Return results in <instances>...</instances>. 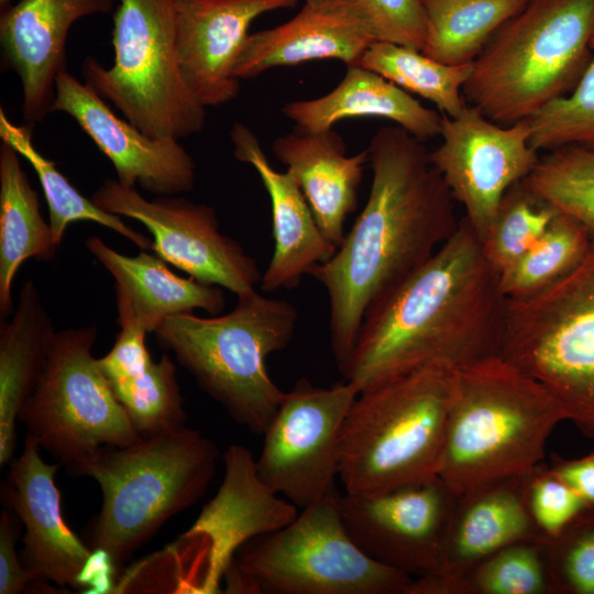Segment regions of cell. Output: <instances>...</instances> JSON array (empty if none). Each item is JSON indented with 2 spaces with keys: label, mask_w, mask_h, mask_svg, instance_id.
I'll return each mask as SVG.
<instances>
[{
  "label": "cell",
  "mask_w": 594,
  "mask_h": 594,
  "mask_svg": "<svg viewBox=\"0 0 594 594\" xmlns=\"http://www.w3.org/2000/svg\"><path fill=\"white\" fill-rule=\"evenodd\" d=\"M223 459L226 473L218 495L205 506L189 531L206 532L215 539L213 590L244 542L282 528L298 515L297 506L278 498V494L264 484L256 460L245 447L230 446Z\"/></svg>",
  "instance_id": "cell-25"
},
{
  "label": "cell",
  "mask_w": 594,
  "mask_h": 594,
  "mask_svg": "<svg viewBox=\"0 0 594 594\" xmlns=\"http://www.w3.org/2000/svg\"><path fill=\"white\" fill-rule=\"evenodd\" d=\"M593 34L594 0H529L472 63L464 100L501 125L529 119L576 86Z\"/></svg>",
  "instance_id": "cell-6"
},
{
  "label": "cell",
  "mask_w": 594,
  "mask_h": 594,
  "mask_svg": "<svg viewBox=\"0 0 594 594\" xmlns=\"http://www.w3.org/2000/svg\"><path fill=\"white\" fill-rule=\"evenodd\" d=\"M591 47L594 51V34H593V37H592Z\"/></svg>",
  "instance_id": "cell-45"
},
{
  "label": "cell",
  "mask_w": 594,
  "mask_h": 594,
  "mask_svg": "<svg viewBox=\"0 0 594 594\" xmlns=\"http://www.w3.org/2000/svg\"><path fill=\"white\" fill-rule=\"evenodd\" d=\"M359 393L349 381L321 387L306 377L285 392L256 459L270 490L299 508L336 490L341 431Z\"/></svg>",
  "instance_id": "cell-12"
},
{
  "label": "cell",
  "mask_w": 594,
  "mask_h": 594,
  "mask_svg": "<svg viewBox=\"0 0 594 594\" xmlns=\"http://www.w3.org/2000/svg\"><path fill=\"white\" fill-rule=\"evenodd\" d=\"M97 334L92 326L56 331L43 373L18 418L40 448L70 469L102 448L142 438L92 355Z\"/></svg>",
  "instance_id": "cell-11"
},
{
  "label": "cell",
  "mask_w": 594,
  "mask_h": 594,
  "mask_svg": "<svg viewBox=\"0 0 594 594\" xmlns=\"http://www.w3.org/2000/svg\"><path fill=\"white\" fill-rule=\"evenodd\" d=\"M272 151L298 185L323 235L338 249L344 222L358 206L367 148L346 155L342 138L332 129L293 133L274 140Z\"/></svg>",
  "instance_id": "cell-24"
},
{
  "label": "cell",
  "mask_w": 594,
  "mask_h": 594,
  "mask_svg": "<svg viewBox=\"0 0 594 594\" xmlns=\"http://www.w3.org/2000/svg\"><path fill=\"white\" fill-rule=\"evenodd\" d=\"M440 136L430 163L482 240L505 193L540 160L530 144L529 120L501 125L468 105L457 117L443 116Z\"/></svg>",
  "instance_id": "cell-15"
},
{
  "label": "cell",
  "mask_w": 594,
  "mask_h": 594,
  "mask_svg": "<svg viewBox=\"0 0 594 594\" xmlns=\"http://www.w3.org/2000/svg\"><path fill=\"white\" fill-rule=\"evenodd\" d=\"M367 152L369 199L334 254L308 274L328 295L339 371L371 306L425 264L459 224L454 199L422 140L386 125L374 133Z\"/></svg>",
  "instance_id": "cell-1"
},
{
  "label": "cell",
  "mask_w": 594,
  "mask_h": 594,
  "mask_svg": "<svg viewBox=\"0 0 594 594\" xmlns=\"http://www.w3.org/2000/svg\"><path fill=\"white\" fill-rule=\"evenodd\" d=\"M530 144L550 152L564 146L594 151V51L576 86L529 119Z\"/></svg>",
  "instance_id": "cell-36"
},
{
  "label": "cell",
  "mask_w": 594,
  "mask_h": 594,
  "mask_svg": "<svg viewBox=\"0 0 594 594\" xmlns=\"http://www.w3.org/2000/svg\"><path fill=\"white\" fill-rule=\"evenodd\" d=\"M304 1L287 22L248 36L234 66L239 80L317 59L358 65L366 48L378 41L365 0Z\"/></svg>",
  "instance_id": "cell-20"
},
{
  "label": "cell",
  "mask_w": 594,
  "mask_h": 594,
  "mask_svg": "<svg viewBox=\"0 0 594 594\" xmlns=\"http://www.w3.org/2000/svg\"><path fill=\"white\" fill-rule=\"evenodd\" d=\"M548 466L594 507V452L579 459L553 454Z\"/></svg>",
  "instance_id": "cell-43"
},
{
  "label": "cell",
  "mask_w": 594,
  "mask_h": 594,
  "mask_svg": "<svg viewBox=\"0 0 594 594\" xmlns=\"http://www.w3.org/2000/svg\"><path fill=\"white\" fill-rule=\"evenodd\" d=\"M132 426L141 436H151L185 426L187 414L176 377V366L163 354L141 374L109 383Z\"/></svg>",
  "instance_id": "cell-35"
},
{
  "label": "cell",
  "mask_w": 594,
  "mask_h": 594,
  "mask_svg": "<svg viewBox=\"0 0 594 594\" xmlns=\"http://www.w3.org/2000/svg\"><path fill=\"white\" fill-rule=\"evenodd\" d=\"M91 200L102 210L142 223L152 250L195 279L240 295L255 289L262 274L242 245L220 232L215 208L173 196L145 199L134 187L107 179Z\"/></svg>",
  "instance_id": "cell-13"
},
{
  "label": "cell",
  "mask_w": 594,
  "mask_h": 594,
  "mask_svg": "<svg viewBox=\"0 0 594 594\" xmlns=\"http://www.w3.org/2000/svg\"><path fill=\"white\" fill-rule=\"evenodd\" d=\"M0 138L30 163L38 177L48 207V222L58 245L72 222L91 221L119 233L141 250H152L153 241L148 237L131 229L121 217L102 210L91 199L82 196L58 170L56 164L35 148L30 130L12 123L2 108Z\"/></svg>",
  "instance_id": "cell-30"
},
{
  "label": "cell",
  "mask_w": 594,
  "mask_h": 594,
  "mask_svg": "<svg viewBox=\"0 0 594 594\" xmlns=\"http://www.w3.org/2000/svg\"><path fill=\"white\" fill-rule=\"evenodd\" d=\"M337 488L282 528L235 552L227 592L270 594H410L414 579L370 558L349 536Z\"/></svg>",
  "instance_id": "cell-8"
},
{
  "label": "cell",
  "mask_w": 594,
  "mask_h": 594,
  "mask_svg": "<svg viewBox=\"0 0 594 594\" xmlns=\"http://www.w3.org/2000/svg\"><path fill=\"white\" fill-rule=\"evenodd\" d=\"M237 296L226 315L170 316L154 333L238 424L263 435L285 395L265 360L289 344L298 312L293 302L255 289Z\"/></svg>",
  "instance_id": "cell-7"
},
{
  "label": "cell",
  "mask_w": 594,
  "mask_h": 594,
  "mask_svg": "<svg viewBox=\"0 0 594 594\" xmlns=\"http://www.w3.org/2000/svg\"><path fill=\"white\" fill-rule=\"evenodd\" d=\"M426 18L422 53L447 65L473 63L495 31L529 0H420Z\"/></svg>",
  "instance_id": "cell-29"
},
{
  "label": "cell",
  "mask_w": 594,
  "mask_h": 594,
  "mask_svg": "<svg viewBox=\"0 0 594 594\" xmlns=\"http://www.w3.org/2000/svg\"><path fill=\"white\" fill-rule=\"evenodd\" d=\"M592 238L581 221L559 212L540 240L499 274L507 299L535 295L565 277L582 262Z\"/></svg>",
  "instance_id": "cell-32"
},
{
  "label": "cell",
  "mask_w": 594,
  "mask_h": 594,
  "mask_svg": "<svg viewBox=\"0 0 594 594\" xmlns=\"http://www.w3.org/2000/svg\"><path fill=\"white\" fill-rule=\"evenodd\" d=\"M530 507L542 535L554 536L591 506L548 465L541 463L531 482Z\"/></svg>",
  "instance_id": "cell-39"
},
{
  "label": "cell",
  "mask_w": 594,
  "mask_h": 594,
  "mask_svg": "<svg viewBox=\"0 0 594 594\" xmlns=\"http://www.w3.org/2000/svg\"><path fill=\"white\" fill-rule=\"evenodd\" d=\"M455 370L435 361L359 393L339 444L345 493L382 492L438 476Z\"/></svg>",
  "instance_id": "cell-4"
},
{
  "label": "cell",
  "mask_w": 594,
  "mask_h": 594,
  "mask_svg": "<svg viewBox=\"0 0 594 594\" xmlns=\"http://www.w3.org/2000/svg\"><path fill=\"white\" fill-rule=\"evenodd\" d=\"M378 41L422 51L426 18L420 0H365Z\"/></svg>",
  "instance_id": "cell-40"
},
{
  "label": "cell",
  "mask_w": 594,
  "mask_h": 594,
  "mask_svg": "<svg viewBox=\"0 0 594 594\" xmlns=\"http://www.w3.org/2000/svg\"><path fill=\"white\" fill-rule=\"evenodd\" d=\"M358 65L435 103L448 117L459 116L468 106L462 88L471 75L472 63L447 65L419 50L376 41L366 48Z\"/></svg>",
  "instance_id": "cell-31"
},
{
  "label": "cell",
  "mask_w": 594,
  "mask_h": 594,
  "mask_svg": "<svg viewBox=\"0 0 594 594\" xmlns=\"http://www.w3.org/2000/svg\"><path fill=\"white\" fill-rule=\"evenodd\" d=\"M110 68L87 57L86 82L153 139L200 132L206 107L187 86L178 62L174 0H119Z\"/></svg>",
  "instance_id": "cell-9"
},
{
  "label": "cell",
  "mask_w": 594,
  "mask_h": 594,
  "mask_svg": "<svg viewBox=\"0 0 594 594\" xmlns=\"http://www.w3.org/2000/svg\"><path fill=\"white\" fill-rule=\"evenodd\" d=\"M85 246L114 278L120 328L150 333L170 316L196 309L215 316L224 309L223 288L176 275L156 254L141 250L128 256L98 237L88 238Z\"/></svg>",
  "instance_id": "cell-23"
},
{
  "label": "cell",
  "mask_w": 594,
  "mask_h": 594,
  "mask_svg": "<svg viewBox=\"0 0 594 594\" xmlns=\"http://www.w3.org/2000/svg\"><path fill=\"white\" fill-rule=\"evenodd\" d=\"M536 469L458 494L442 569L435 576L414 580L410 594H459L461 579L477 563L503 548L543 536L530 507Z\"/></svg>",
  "instance_id": "cell-17"
},
{
  "label": "cell",
  "mask_w": 594,
  "mask_h": 594,
  "mask_svg": "<svg viewBox=\"0 0 594 594\" xmlns=\"http://www.w3.org/2000/svg\"><path fill=\"white\" fill-rule=\"evenodd\" d=\"M499 355L540 382L594 439V235L582 262L548 288L507 299Z\"/></svg>",
  "instance_id": "cell-10"
},
{
  "label": "cell",
  "mask_w": 594,
  "mask_h": 594,
  "mask_svg": "<svg viewBox=\"0 0 594 594\" xmlns=\"http://www.w3.org/2000/svg\"><path fill=\"white\" fill-rule=\"evenodd\" d=\"M58 468L44 462L26 433L22 453L10 461L2 494L25 527L21 562L33 582L79 587L92 551L64 521L54 481Z\"/></svg>",
  "instance_id": "cell-19"
},
{
  "label": "cell",
  "mask_w": 594,
  "mask_h": 594,
  "mask_svg": "<svg viewBox=\"0 0 594 594\" xmlns=\"http://www.w3.org/2000/svg\"><path fill=\"white\" fill-rule=\"evenodd\" d=\"M147 332L139 328H120L111 350L98 359L109 383L128 380L141 374L152 363L146 348Z\"/></svg>",
  "instance_id": "cell-41"
},
{
  "label": "cell",
  "mask_w": 594,
  "mask_h": 594,
  "mask_svg": "<svg viewBox=\"0 0 594 594\" xmlns=\"http://www.w3.org/2000/svg\"><path fill=\"white\" fill-rule=\"evenodd\" d=\"M51 111L69 114L111 162L118 182L156 196L195 186L196 166L179 140L153 139L119 118L87 82L64 70L55 80Z\"/></svg>",
  "instance_id": "cell-16"
},
{
  "label": "cell",
  "mask_w": 594,
  "mask_h": 594,
  "mask_svg": "<svg viewBox=\"0 0 594 594\" xmlns=\"http://www.w3.org/2000/svg\"><path fill=\"white\" fill-rule=\"evenodd\" d=\"M9 1L10 0H0L1 10H4L9 7Z\"/></svg>",
  "instance_id": "cell-44"
},
{
  "label": "cell",
  "mask_w": 594,
  "mask_h": 594,
  "mask_svg": "<svg viewBox=\"0 0 594 594\" xmlns=\"http://www.w3.org/2000/svg\"><path fill=\"white\" fill-rule=\"evenodd\" d=\"M56 331L32 279L20 287L12 318L0 324V464L12 460L15 424L46 363Z\"/></svg>",
  "instance_id": "cell-27"
},
{
  "label": "cell",
  "mask_w": 594,
  "mask_h": 594,
  "mask_svg": "<svg viewBox=\"0 0 594 594\" xmlns=\"http://www.w3.org/2000/svg\"><path fill=\"white\" fill-rule=\"evenodd\" d=\"M18 529L8 510L0 516V594H16L34 583L15 551Z\"/></svg>",
  "instance_id": "cell-42"
},
{
  "label": "cell",
  "mask_w": 594,
  "mask_h": 594,
  "mask_svg": "<svg viewBox=\"0 0 594 594\" xmlns=\"http://www.w3.org/2000/svg\"><path fill=\"white\" fill-rule=\"evenodd\" d=\"M230 140L234 157L256 170L271 201L274 251L262 274L261 289L273 293L296 288L302 276L329 260L337 248L321 232L293 177L270 164L254 132L237 122Z\"/></svg>",
  "instance_id": "cell-22"
},
{
  "label": "cell",
  "mask_w": 594,
  "mask_h": 594,
  "mask_svg": "<svg viewBox=\"0 0 594 594\" xmlns=\"http://www.w3.org/2000/svg\"><path fill=\"white\" fill-rule=\"evenodd\" d=\"M217 444L199 430L179 428L124 447H106L72 468L94 479L102 504L90 542L121 564L172 516L207 490L219 459Z\"/></svg>",
  "instance_id": "cell-5"
},
{
  "label": "cell",
  "mask_w": 594,
  "mask_h": 594,
  "mask_svg": "<svg viewBox=\"0 0 594 594\" xmlns=\"http://www.w3.org/2000/svg\"><path fill=\"white\" fill-rule=\"evenodd\" d=\"M282 112L301 133L330 130L344 119L372 117L391 120L422 141L440 136L444 116L360 65L349 66L340 84L327 95L288 102Z\"/></svg>",
  "instance_id": "cell-26"
},
{
  "label": "cell",
  "mask_w": 594,
  "mask_h": 594,
  "mask_svg": "<svg viewBox=\"0 0 594 594\" xmlns=\"http://www.w3.org/2000/svg\"><path fill=\"white\" fill-rule=\"evenodd\" d=\"M539 546L554 593L594 594V507Z\"/></svg>",
  "instance_id": "cell-38"
},
{
  "label": "cell",
  "mask_w": 594,
  "mask_h": 594,
  "mask_svg": "<svg viewBox=\"0 0 594 594\" xmlns=\"http://www.w3.org/2000/svg\"><path fill=\"white\" fill-rule=\"evenodd\" d=\"M554 593L537 542H518L473 566L460 581L459 594Z\"/></svg>",
  "instance_id": "cell-37"
},
{
  "label": "cell",
  "mask_w": 594,
  "mask_h": 594,
  "mask_svg": "<svg viewBox=\"0 0 594 594\" xmlns=\"http://www.w3.org/2000/svg\"><path fill=\"white\" fill-rule=\"evenodd\" d=\"M522 183L594 235V151L564 146L547 152Z\"/></svg>",
  "instance_id": "cell-33"
},
{
  "label": "cell",
  "mask_w": 594,
  "mask_h": 594,
  "mask_svg": "<svg viewBox=\"0 0 594 594\" xmlns=\"http://www.w3.org/2000/svg\"><path fill=\"white\" fill-rule=\"evenodd\" d=\"M299 0H174L176 47L183 77L207 108L233 100L240 90L237 59L260 15Z\"/></svg>",
  "instance_id": "cell-18"
},
{
  "label": "cell",
  "mask_w": 594,
  "mask_h": 594,
  "mask_svg": "<svg viewBox=\"0 0 594 594\" xmlns=\"http://www.w3.org/2000/svg\"><path fill=\"white\" fill-rule=\"evenodd\" d=\"M507 297L463 217L432 256L364 316L340 371L359 392L435 361L461 367L499 355Z\"/></svg>",
  "instance_id": "cell-2"
},
{
  "label": "cell",
  "mask_w": 594,
  "mask_h": 594,
  "mask_svg": "<svg viewBox=\"0 0 594 594\" xmlns=\"http://www.w3.org/2000/svg\"><path fill=\"white\" fill-rule=\"evenodd\" d=\"M564 420L556 397L501 355L458 367L438 476L462 494L530 473Z\"/></svg>",
  "instance_id": "cell-3"
},
{
  "label": "cell",
  "mask_w": 594,
  "mask_h": 594,
  "mask_svg": "<svg viewBox=\"0 0 594 594\" xmlns=\"http://www.w3.org/2000/svg\"><path fill=\"white\" fill-rule=\"evenodd\" d=\"M113 1L20 0L2 10V56L20 78L22 112L28 122H38L52 112L56 77L66 70L70 26L80 18L110 12Z\"/></svg>",
  "instance_id": "cell-21"
},
{
  "label": "cell",
  "mask_w": 594,
  "mask_h": 594,
  "mask_svg": "<svg viewBox=\"0 0 594 594\" xmlns=\"http://www.w3.org/2000/svg\"><path fill=\"white\" fill-rule=\"evenodd\" d=\"M458 494L439 476L369 494H340L343 524L373 560L414 580L439 574Z\"/></svg>",
  "instance_id": "cell-14"
},
{
  "label": "cell",
  "mask_w": 594,
  "mask_h": 594,
  "mask_svg": "<svg viewBox=\"0 0 594 594\" xmlns=\"http://www.w3.org/2000/svg\"><path fill=\"white\" fill-rule=\"evenodd\" d=\"M559 212L522 180L509 187L481 240L492 266L499 274L508 268L540 240Z\"/></svg>",
  "instance_id": "cell-34"
},
{
  "label": "cell",
  "mask_w": 594,
  "mask_h": 594,
  "mask_svg": "<svg viewBox=\"0 0 594 594\" xmlns=\"http://www.w3.org/2000/svg\"><path fill=\"white\" fill-rule=\"evenodd\" d=\"M50 222L41 213L37 193L21 167L19 153L0 146V318L12 311V285L29 258L51 261L57 253Z\"/></svg>",
  "instance_id": "cell-28"
}]
</instances>
